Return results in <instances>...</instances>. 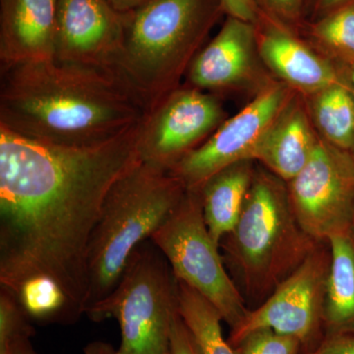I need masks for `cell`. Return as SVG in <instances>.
Wrapping results in <instances>:
<instances>
[{"mask_svg": "<svg viewBox=\"0 0 354 354\" xmlns=\"http://www.w3.org/2000/svg\"><path fill=\"white\" fill-rule=\"evenodd\" d=\"M318 141L304 109L288 104L266 133L255 160L288 183L304 169Z\"/></svg>", "mask_w": 354, "mask_h": 354, "instance_id": "2e32d148", "label": "cell"}, {"mask_svg": "<svg viewBox=\"0 0 354 354\" xmlns=\"http://www.w3.org/2000/svg\"><path fill=\"white\" fill-rule=\"evenodd\" d=\"M225 111L216 95L196 88H174L140 123V160L171 169L216 131Z\"/></svg>", "mask_w": 354, "mask_h": 354, "instance_id": "8fae6325", "label": "cell"}, {"mask_svg": "<svg viewBox=\"0 0 354 354\" xmlns=\"http://www.w3.org/2000/svg\"><path fill=\"white\" fill-rule=\"evenodd\" d=\"M57 0H0V66L55 58Z\"/></svg>", "mask_w": 354, "mask_h": 354, "instance_id": "4fadbf2b", "label": "cell"}, {"mask_svg": "<svg viewBox=\"0 0 354 354\" xmlns=\"http://www.w3.org/2000/svg\"><path fill=\"white\" fill-rule=\"evenodd\" d=\"M313 115L324 140L348 152L354 148V97L344 86L316 93Z\"/></svg>", "mask_w": 354, "mask_h": 354, "instance_id": "ffe728a7", "label": "cell"}, {"mask_svg": "<svg viewBox=\"0 0 354 354\" xmlns=\"http://www.w3.org/2000/svg\"><path fill=\"white\" fill-rule=\"evenodd\" d=\"M84 354H118L111 344L104 342H93L84 348Z\"/></svg>", "mask_w": 354, "mask_h": 354, "instance_id": "f1b7e54d", "label": "cell"}, {"mask_svg": "<svg viewBox=\"0 0 354 354\" xmlns=\"http://www.w3.org/2000/svg\"><path fill=\"white\" fill-rule=\"evenodd\" d=\"M304 354H354V330L325 334L315 348Z\"/></svg>", "mask_w": 354, "mask_h": 354, "instance_id": "d4e9b609", "label": "cell"}, {"mask_svg": "<svg viewBox=\"0 0 354 354\" xmlns=\"http://www.w3.org/2000/svg\"><path fill=\"white\" fill-rule=\"evenodd\" d=\"M177 308L202 354H236L225 339L221 314L196 290L176 279Z\"/></svg>", "mask_w": 354, "mask_h": 354, "instance_id": "d6986e66", "label": "cell"}, {"mask_svg": "<svg viewBox=\"0 0 354 354\" xmlns=\"http://www.w3.org/2000/svg\"><path fill=\"white\" fill-rule=\"evenodd\" d=\"M351 79H353V97H354V65H353V76H351Z\"/></svg>", "mask_w": 354, "mask_h": 354, "instance_id": "1f68e13d", "label": "cell"}, {"mask_svg": "<svg viewBox=\"0 0 354 354\" xmlns=\"http://www.w3.org/2000/svg\"><path fill=\"white\" fill-rule=\"evenodd\" d=\"M330 263L329 243L319 242L259 307L249 310L230 329V346L234 348L253 330L271 329L297 339L304 353L315 348L325 335L324 305Z\"/></svg>", "mask_w": 354, "mask_h": 354, "instance_id": "ba28073f", "label": "cell"}, {"mask_svg": "<svg viewBox=\"0 0 354 354\" xmlns=\"http://www.w3.org/2000/svg\"><path fill=\"white\" fill-rule=\"evenodd\" d=\"M256 44V25L228 16L213 41L191 62V87L218 91L239 85L252 73Z\"/></svg>", "mask_w": 354, "mask_h": 354, "instance_id": "5bb4252c", "label": "cell"}, {"mask_svg": "<svg viewBox=\"0 0 354 354\" xmlns=\"http://www.w3.org/2000/svg\"><path fill=\"white\" fill-rule=\"evenodd\" d=\"M171 351V354H202L194 337L179 314L178 308L172 317Z\"/></svg>", "mask_w": 354, "mask_h": 354, "instance_id": "cb8c5ba5", "label": "cell"}, {"mask_svg": "<svg viewBox=\"0 0 354 354\" xmlns=\"http://www.w3.org/2000/svg\"><path fill=\"white\" fill-rule=\"evenodd\" d=\"M35 335V329L30 323L18 300L9 291L0 290V342L19 337Z\"/></svg>", "mask_w": 354, "mask_h": 354, "instance_id": "603a6c76", "label": "cell"}, {"mask_svg": "<svg viewBox=\"0 0 354 354\" xmlns=\"http://www.w3.org/2000/svg\"><path fill=\"white\" fill-rule=\"evenodd\" d=\"M221 12V0H144L127 12L114 73L147 113L177 88Z\"/></svg>", "mask_w": 354, "mask_h": 354, "instance_id": "3957f363", "label": "cell"}, {"mask_svg": "<svg viewBox=\"0 0 354 354\" xmlns=\"http://www.w3.org/2000/svg\"><path fill=\"white\" fill-rule=\"evenodd\" d=\"M186 191L171 171L141 160L113 184L88 242L86 310L113 292L135 249L152 239Z\"/></svg>", "mask_w": 354, "mask_h": 354, "instance_id": "277c9868", "label": "cell"}, {"mask_svg": "<svg viewBox=\"0 0 354 354\" xmlns=\"http://www.w3.org/2000/svg\"><path fill=\"white\" fill-rule=\"evenodd\" d=\"M288 185L298 223L311 239L327 242L354 228V157L319 139L311 158Z\"/></svg>", "mask_w": 354, "mask_h": 354, "instance_id": "9c48e42d", "label": "cell"}, {"mask_svg": "<svg viewBox=\"0 0 354 354\" xmlns=\"http://www.w3.org/2000/svg\"><path fill=\"white\" fill-rule=\"evenodd\" d=\"M127 19L109 0H57L55 59L114 72Z\"/></svg>", "mask_w": 354, "mask_h": 354, "instance_id": "7c38bea8", "label": "cell"}, {"mask_svg": "<svg viewBox=\"0 0 354 354\" xmlns=\"http://www.w3.org/2000/svg\"><path fill=\"white\" fill-rule=\"evenodd\" d=\"M140 123L87 146L46 143L0 127V286H57L76 323L87 304L88 248L104 199L140 162Z\"/></svg>", "mask_w": 354, "mask_h": 354, "instance_id": "6da1fadb", "label": "cell"}, {"mask_svg": "<svg viewBox=\"0 0 354 354\" xmlns=\"http://www.w3.org/2000/svg\"><path fill=\"white\" fill-rule=\"evenodd\" d=\"M143 1L144 0H109L116 10L123 13L129 12Z\"/></svg>", "mask_w": 354, "mask_h": 354, "instance_id": "f546056e", "label": "cell"}, {"mask_svg": "<svg viewBox=\"0 0 354 354\" xmlns=\"http://www.w3.org/2000/svg\"><path fill=\"white\" fill-rule=\"evenodd\" d=\"M257 1V0H256ZM272 15L279 19L292 20L298 17L304 0H260Z\"/></svg>", "mask_w": 354, "mask_h": 354, "instance_id": "4316f807", "label": "cell"}, {"mask_svg": "<svg viewBox=\"0 0 354 354\" xmlns=\"http://www.w3.org/2000/svg\"><path fill=\"white\" fill-rule=\"evenodd\" d=\"M0 69V127L27 138L93 145L138 124L147 113L111 70L55 58Z\"/></svg>", "mask_w": 354, "mask_h": 354, "instance_id": "7a4b0ae2", "label": "cell"}, {"mask_svg": "<svg viewBox=\"0 0 354 354\" xmlns=\"http://www.w3.org/2000/svg\"><path fill=\"white\" fill-rule=\"evenodd\" d=\"M257 44L260 55L288 85L315 95L339 83L332 65L307 48L270 16L260 13ZM257 31V29H256Z\"/></svg>", "mask_w": 354, "mask_h": 354, "instance_id": "9a60e30c", "label": "cell"}, {"mask_svg": "<svg viewBox=\"0 0 354 354\" xmlns=\"http://www.w3.org/2000/svg\"><path fill=\"white\" fill-rule=\"evenodd\" d=\"M176 310V279L164 254L148 239L132 253L113 292L85 314L94 322L118 320V354H171V321Z\"/></svg>", "mask_w": 354, "mask_h": 354, "instance_id": "8992f818", "label": "cell"}, {"mask_svg": "<svg viewBox=\"0 0 354 354\" xmlns=\"http://www.w3.org/2000/svg\"><path fill=\"white\" fill-rule=\"evenodd\" d=\"M349 1L351 0H317V7L320 10H333Z\"/></svg>", "mask_w": 354, "mask_h": 354, "instance_id": "4dcf8cb0", "label": "cell"}, {"mask_svg": "<svg viewBox=\"0 0 354 354\" xmlns=\"http://www.w3.org/2000/svg\"><path fill=\"white\" fill-rule=\"evenodd\" d=\"M288 97V88L283 86L266 88L169 171L180 179L186 190L200 191L212 176L223 169L243 160H255L266 133L290 104Z\"/></svg>", "mask_w": 354, "mask_h": 354, "instance_id": "30bf717a", "label": "cell"}, {"mask_svg": "<svg viewBox=\"0 0 354 354\" xmlns=\"http://www.w3.org/2000/svg\"><path fill=\"white\" fill-rule=\"evenodd\" d=\"M174 278L206 298L230 329L248 313L241 290L225 271L223 258L203 214L201 191H186L183 201L152 236Z\"/></svg>", "mask_w": 354, "mask_h": 354, "instance_id": "52a82bcc", "label": "cell"}, {"mask_svg": "<svg viewBox=\"0 0 354 354\" xmlns=\"http://www.w3.org/2000/svg\"><path fill=\"white\" fill-rule=\"evenodd\" d=\"M223 12L230 17L237 18L256 24L261 10L256 0H221Z\"/></svg>", "mask_w": 354, "mask_h": 354, "instance_id": "484cf974", "label": "cell"}, {"mask_svg": "<svg viewBox=\"0 0 354 354\" xmlns=\"http://www.w3.org/2000/svg\"><path fill=\"white\" fill-rule=\"evenodd\" d=\"M236 354H304L301 342L271 329L253 330L234 346Z\"/></svg>", "mask_w": 354, "mask_h": 354, "instance_id": "7402d4cb", "label": "cell"}, {"mask_svg": "<svg viewBox=\"0 0 354 354\" xmlns=\"http://www.w3.org/2000/svg\"><path fill=\"white\" fill-rule=\"evenodd\" d=\"M311 32L328 50L354 65V0L330 10Z\"/></svg>", "mask_w": 354, "mask_h": 354, "instance_id": "44dd1931", "label": "cell"}, {"mask_svg": "<svg viewBox=\"0 0 354 354\" xmlns=\"http://www.w3.org/2000/svg\"><path fill=\"white\" fill-rule=\"evenodd\" d=\"M252 162L243 160L230 165L212 176L200 190L205 221L218 246L241 215L255 176Z\"/></svg>", "mask_w": 354, "mask_h": 354, "instance_id": "e0dca14e", "label": "cell"}, {"mask_svg": "<svg viewBox=\"0 0 354 354\" xmlns=\"http://www.w3.org/2000/svg\"><path fill=\"white\" fill-rule=\"evenodd\" d=\"M318 243L298 223L286 183L261 171L255 172L236 225L221 246L247 295L266 300Z\"/></svg>", "mask_w": 354, "mask_h": 354, "instance_id": "5b68a950", "label": "cell"}, {"mask_svg": "<svg viewBox=\"0 0 354 354\" xmlns=\"http://www.w3.org/2000/svg\"><path fill=\"white\" fill-rule=\"evenodd\" d=\"M31 335H19L0 342V354H37Z\"/></svg>", "mask_w": 354, "mask_h": 354, "instance_id": "83f0119b", "label": "cell"}, {"mask_svg": "<svg viewBox=\"0 0 354 354\" xmlns=\"http://www.w3.org/2000/svg\"><path fill=\"white\" fill-rule=\"evenodd\" d=\"M329 274L324 305L325 334L354 330V228L328 239Z\"/></svg>", "mask_w": 354, "mask_h": 354, "instance_id": "ac0fdd59", "label": "cell"}]
</instances>
